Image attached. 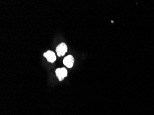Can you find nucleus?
Listing matches in <instances>:
<instances>
[{
    "label": "nucleus",
    "instance_id": "obj_1",
    "mask_svg": "<svg viewBox=\"0 0 154 115\" xmlns=\"http://www.w3.org/2000/svg\"><path fill=\"white\" fill-rule=\"evenodd\" d=\"M67 51V47L65 43H60L56 48V52L59 57L64 56Z\"/></svg>",
    "mask_w": 154,
    "mask_h": 115
},
{
    "label": "nucleus",
    "instance_id": "obj_2",
    "mask_svg": "<svg viewBox=\"0 0 154 115\" xmlns=\"http://www.w3.org/2000/svg\"><path fill=\"white\" fill-rule=\"evenodd\" d=\"M56 75L60 81L63 80L67 75V69L65 68H58L56 71Z\"/></svg>",
    "mask_w": 154,
    "mask_h": 115
},
{
    "label": "nucleus",
    "instance_id": "obj_3",
    "mask_svg": "<svg viewBox=\"0 0 154 115\" xmlns=\"http://www.w3.org/2000/svg\"><path fill=\"white\" fill-rule=\"evenodd\" d=\"M63 64L68 68H71L73 66L74 62V59L73 56L69 55L67 56L63 60Z\"/></svg>",
    "mask_w": 154,
    "mask_h": 115
},
{
    "label": "nucleus",
    "instance_id": "obj_4",
    "mask_svg": "<svg viewBox=\"0 0 154 115\" xmlns=\"http://www.w3.org/2000/svg\"><path fill=\"white\" fill-rule=\"evenodd\" d=\"M43 56L46 58L48 61L53 63L56 60L55 52L52 51L48 50L43 54Z\"/></svg>",
    "mask_w": 154,
    "mask_h": 115
}]
</instances>
